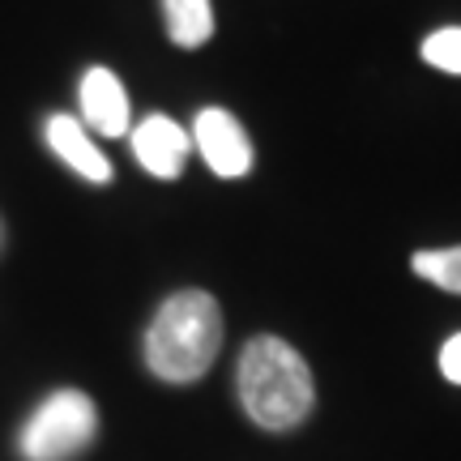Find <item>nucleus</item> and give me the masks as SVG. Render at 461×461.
I'll use <instances>...</instances> for the list:
<instances>
[{"label": "nucleus", "instance_id": "nucleus-1", "mask_svg": "<svg viewBox=\"0 0 461 461\" xmlns=\"http://www.w3.org/2000/svg\"><path fill=\"white\" fill-rule=\"evenodd\" d=\"M240 406L244 414L265 431H291L299 428L316 402L312 372L291 342L274 333H261L244 346L240 372H235Z\"/></svg>", "mask_w": 461, "mask_h": 461}, {"label": "nucleus", "instance_id": "nucleus-2", "mask_svg": "<svg viewBox=\"0 0 461 461\" xmlns=\"http://www.w3.org/2000/svg\"><path fill=\"white\" fill-rule=\"evenodd\" d=\"M222 346V308L205 291H180L163 299L146 330V363L158 380L188 384L210 372Z\"/></svg>", "mask_w": 461, "mask_h": 461}, {"label": "nucleus", "instance_id": "nucleus-3", "mask_svg": "<svg viewBox=\"0 0 461 461\" xmlns=\"http://www.w3.org/2000/svg\"><path fill=\"white\" fill-rule=\"evenodd\" d=\"M99 431V411L82 389H56V393L26 419L17 448L26 461H68L77 457Z\"/></svg>", "mask_w": 461, "mask_h": 461}, {"label": "nucleus", "instance_id": "nucleus-4", "mask_svg": "<svg viewBox=\"0 0 461 461\" xmlns=\"http://www.w3.org/2000/svg\"><path fill=\"white\" fill-rule=\"evenodd\" d=\"M193 141H197L205 167L214 176H222V180H240V176L252 171V141H248L244 124L230 112H222V107H205L197 115Z\"/></svg>", "mask_w": 461, "mask_h": 461}, {"label": "nucleus", "instance_id": "nucleus-5", "mask_svg": "<svg viewBox=\"0 0 461 461\" xmlns=\"http://www.w3.org/2000/svg\"><path fill=\"white\" fill-rule=\"evenodd\" d=\"M188 149H193V137L171 115H146L132 129V158L158 180H176L180 176L184 163H188Z\"/></svg>", "mask_w": 461, "mask_h": 461}, {"label": "nucleus", "instance_id": "nucleus-6", "mask_svg": "<svg viewBox=\"0 0 461 461\" xmlns=\"http://www.w3.org/2000/svg\"><path fill=\"white\" fill-rule=\"evenodd\" d=\"M77 99H82L86 124L103 137H124L129 132V95L112 68H86L82 86H77Z\"/></svg>", "mask_w": 461, "mask_h": 461}, {"label": "nucleus", "instance_id": "nucleus-7", "mask_svg": "<svg viewBox=\"0 0 461 461\" xmlns=\"http://www.w3.org/2000/svg\"><path fill=\"white\" fill-rule=\"evenodd\" d=\"M43 137H48L51 154H56L73 176H82V180H90V184L112 180V163H107L103 149L90 141V132H86L82 120H73V115H51Z\"/></svg>", "mask_w": 461, "mask_h": 461}, {"label": "nucleus", "instance_id": "nucleus-8", "mask_svg": "<svg viewBox=\"0 0 461 461\" xmlns=\"http://www.w3.org/2000/svg\"><path fill=\"white\" fill-rule=\"evenodd\" d=\"M167 34L180 48H201L214 34V5L210 0H163Z\"/></svg>", "mask_w": 461, "mask_h": 461}, {"label": "nucleus", "instance_id": "nucleus-9", "mask_svg": "<svg viewBox=\"0 0 461 461\" xmlns=\"http://www.w3.org/2000/svg\"><path fill=\"white\" fill-rule=\"evenodd\" d=\"M414 274L436 282L440 291L461 295V248H440V252H414Z\"/></svg>", "mask_w": 461, "mask_h": 461}, {"label": "nucleus", "instance_id": "nucleus-10", "mask_svg": "<svg viewBox=\"0 0 461 461\" xmlns=\"http://www.w3.org/2000/svg\"><path fill=\"white\" fill-rule=\"evenodd\" d=\"M423 60L431 68H445V73H457L461 77V26H445L423 39Z\"/></svg>", "mask_w": 461, "mask_h": 461}, {"label": "nucleus", "instance_id": "nucleus-11", "mask_svg": "<svg viewBox=\"0 0 461 461\" xmlns=\"http://www.w3.org/2000/svg\"><path fill=\"white\" fill-rule=\"evenodd\" d=\"M440 372H445V380L461 384V333H453L445 342V350H440Z\"/></svg>", "mask_w": 461, "mask_h": 461}]
</instances>
